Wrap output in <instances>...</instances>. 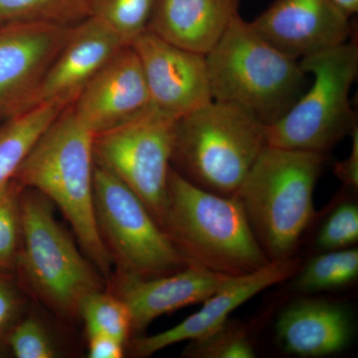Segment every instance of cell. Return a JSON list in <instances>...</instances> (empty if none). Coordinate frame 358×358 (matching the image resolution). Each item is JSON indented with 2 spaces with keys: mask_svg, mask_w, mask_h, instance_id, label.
<instances>
[{
  "mask_svg": "<svg viewBox=\"0 0 358 358\" xmlns=\"http://www.w3.org/2000/svg\"><path fill=\"white\" fill-rule=\"evenodd\" d=\"M94 136L71 103L40 136L13 179L59 207L85 255L109 279L113 259L94 209Z\"/></svg>",
  "mask_w": 358,
  "mask_h": 358,
  "instance_id": "cell-1",
  "label": "cell"
},
{
  "mask_svg": "<svg viewBox=\"0 0 358 358\" xmlns=\"http://www.w3.org/2000/svg\"><path fill=\"white\" fill-rule=\"evenodd\" d=\"M162 229L187 265L238 277L271 262L235 195L192 185L171 167Z\"/></svg>",
  "mask_w": 358,
  "mask_h": 358,
  "instance_id": "cell-2",
  "label": "cell"
},
{
  "mask_svg": "<svg viewBox=\"0 0 358 358\" xmlns=\"http://www.w3.org/2000/svg\"><path fill=\"white\" fill-rule=\"evenodd\" d=\"M212 99L241 108L268 127L286 115L310 85L294 60L238 14L205 55Z\"/></svg>",
  "mask_w": 358,
  "mask_h": 358,
  "instance_id": "cell-3",
  "label": "cell"
},
{
  "mask_svg": "<svg viewBox=\"0 0 358 358\" xmlns=\"http://www.w3.org/2000/svg\"><path fill=\"white\" fill-rule=\"evenodd\" d=\"M324 155L266 145L235 196L268 260L291 258L315 215Z\"/></svg>",
  "mask_w": 358,
  "mask_h": 358,
  "instance_id": "cell-4",
  "label": "cell"
},
{
  "mask_svg": "<svg viewBox=\"0 0 358 358\" xmlns=\"http://www.w3.org/2000/svg\"><path fill=\"white\" fill-rule=\"evenodd\" d=\"M267 145L266 124L237 106L212 100L176 121L171 162L192 185L232 196Z\"/></svg>",
  "mask_w": 358,
  "mask_h": 358,
  "instance_id": "cell-5",
  "label": "cell"
},
{
  "mask_svg": "<svg viewBox=\"0 0 358 358\" xmlns=\"http://www.w3.org/2000/svg\"><path fill=\"white\" fill-rule=\"evenodd\" d=\"M16 270L28 288L59 317L79 319L87 294L103 289L95 266L79 251L43 194L23 188Z\"/></svg>",
  "mask_w": 358,
  "mask_h": 358,
  "instance_id": "cell-6",
  "label": "cell"
},
{
  "mask_svg": "<svg viewBox=\"0 0 358 358\" xmlns=\"http://www.w3.org/2000/svg\"><path fill=\"white\" fill-rule=\"evenodd\" d=\"M312 78L293 107L267 127L273 147L324 155L357 124L350 94L358 74L357 45L345 43L301 59Z\"/></svg>",
  "mask_w": 358,
  "mask_h": 358,
  "instance_id": "cell-7",
  "label": "cell"
},
{
  "mask_svg": "<svg viewBox=\"0 0 358 358\" xmlns=\"http://www.w3.org/2000/svg\"><path fill=\"white\" fill-rule=\"evenodd\" d=\"M96 227L119 272L155 278L185 268V259L140 197L107 169L94 167Z\"/></svg>",
  "mask_w": 358,
  "mask_h": 358,
  "instance_id": "cell-8",
  "label": "cell"
},
{
  "mask_svg": "<svg viewBox=\"0 0 358 358\" xmlns=\"http://www.w3.org/2000/svg\"><path fill=\"white\" fill-rule=\"evenodd\" d=\"M178 120L152 106L126 124L94 136L95 164L131 188L162 229Z\"/></svg>",
  "mask_w": 358,
  "mask_h": 358,
  "instance_id": "cell-9",
  "label": "cell"
},
{
  "mask_svg": "<svg viewBox=\"0 0 358 358\" xmlns=\"http://www.w3.org/2000/svg\"><path fill=\"white\" fill-rule=\"evenodd\" d=\"M73 27L30 22L0 24V119L31 109L45 74Z\"/></svg>",
  "mask_w": 358,
  "mask_h": 358,
  "instance_id": "cell-10",
  "label": "cell"
},
{
  "mask_svg": "<svg viewBox=\"0 0 358 358\" xmlns=\"http://www.w3.org/2000/svg\"><path fill=\"white\" fill-rule=\"evenodd\" d=\"M131 45L155 109L179 119L213 100L205 55L167 43L148 30Z\"/></svg>",
  "mask_w": 358,
  "mask_h": 358,
  "instance_id": "cell-11",
  "label": "cell"
},
{
  "mask_svg": "<svg viewBox=\"0 0 358 358\" xmlns=\"http://www.w3.org/2000/svg\"><path fill=\"white\" fill-rule=\"evenodd\" d=\"M350 18L334 0H274L251 24L275 48L300 61L348 42Z\"/></svg>",
  "mask_w": 358,
  "mask_h": 358,
  "instance_id": "cell-12",
  "label": "cell"
},
{
  "mask_svg": "<svg viewBox=\"0 0 358 358\" xmlns=\"http://www.w3.org/2000/svg\"><path fill=\"white\" fill-rule=\"evenodd\" d=\"M152 107L140 58L126 45L85 85L72 103L94 136L131 121Z\"/></svg>",
  "mask_w": 358,
  "mask_h": 358,
  "instance_id": "cell-13",
  "label": "cell"
},
{
  "mask_svg": "<svg viewBox=\"0 0 358 358\" xmlns=\"http://www.w3.org/2000/svg\"><path fill=\"white\" fill-rule=\"evenodd\" d=\"M301 267L299 258L271 261L251 274L233 277L222 288L203 301V307L178 324L148 336L129 341L134 357H148L159 350L181 343L194 341L215 331L229 319L231 313L253 296L289 279Z\"/></svg>",
  "mask_w": 358,
  "mask_h": 358,
  "instance_id": "cell-14",
  "label": "cell"
},
{
  "mask_svg": "<svg viewBox=\"0 0 358 358\" xmlns=\"http://www.w3.org/2000/svg\"><path fill=\"white\" fill-rule=\"evenodd\" d=\"M232 278L194 265L155 278L119 272L113 279L110 292L126 303L133 333H136L162 315L203 303Z\"/></svg>",
  "mask_w": 358,
  "mask_h": 358,
  "instance_id": "cell-15",
  "label": "cell"
},
{
  "mask_svg": "<svg viewBox=\"0 0 358 358\" xmlns=\"http://www.w3.org/2000/svg\"><path fill=\"white\" fill-rule=\"evenodd\" d=\"M126 45L95 16L75 25L45 74L33 107L51 101L74 102L85 85Z\"/></svg>",
  "mask_w": 358,
  "mask_h": 358,
  "instance_id": "cell-16",
  "label": "cell"
},
{
  "mask_svg": "<svg viewBox=\"0 0 358 358\" xmlns=\"http://www.w3.org/2000/svg\"><path fill=\"white\" fill-rule=\"evenodd\" d=\"M275 333L278 343L289 355L329 357L352 343V317L345 306L336 301L303 299L282 310Z\"/></svg>",
  "mask_w": 358,
  "mask_h": 358,
  "instance_id": "cell-17",
  "label": "cell"
},
{
  "mask_svg": "<svg viewBox=\"0 0 358 358\" xmlns=\"http://www.w3.org/2000/svg\"><path fill=\"white\" fill-rule=\"evenodd\" d=\"M240 0H155L148 31L206 55L239 14Z\"/></svg>",
  "mask_w": 358,
  "mask_h": 358,
  "instance_id": "cell-18",
  "label": "cell"
},
{
  "mask_svg": "<svg viewBox=\"0 0 358 358\" xmlns=\"http://www.w3.org/2000/svg\"><path fill=\"white\" fill-rule=\"evenodd\" d=\"M69 105L45 102L4 120L0 127V188L13 179L40 136Z\"/></svg>",
  "mask_w": 358,
  "mask_h": 358,
  "instance_id": "cell-19",
  "label": "cell"
},
{
  "mask_svg": "<svg viewBox=\"0 0 358 358\" xmlns=\"http://www.w3.org/2000/svg\"><path fill=\"white\" fill-rule=\"evenodd\" d=\"M294 275V288L301 293H319L346 287L357 279V249L350 247L324 251L299 268Z\"/></svg>",
  "mask_w": 358,
  "mask_h": 358,
  "instance_id": "cell-20",
  "label": "cell"
},
{
  "mask_svg": "<svg viewBox=\"0 0 358 358\" xmlns=\"http://www.w3.org/2000/svg\"><path fill=\"white\" fill-rule=\"evenodd\" d=\"M93 0H0V24L45 23L73 27L92 15Z\"/></svg>",
  "mask_w": 358,
  "mask_h": 358,
  "instance_id": "cell-21",
  "label": "cell"
},
{
  "mask_svg": "<svg viewBox=\"0 0 358 358\" xmlns=\"http://www.w3.org/2000/svg\"><path fill=\"white\" fill-rule=\"evenodd\" d=\"M79 317L85 322L87 334H107L128 346L133 333L131 313L113 292L103 289L87 294L80 305Z\"/></svg>",
  "mask_w": 358,
  "mask_h": 358,
  "instance_id": "cell-22",
  "label": "cell"
},
{
  "mask_svg": "<svg viewBox=\"0 0 358 358\" xmlns=\"http://www.w3.org/2000/svg\"><path fill=\"white\" fill-rule=\"evenodd\" d=\"M155 0H93L92 15L114 30L131 45L147 31Z\"/></svg>",
  "mask_w": 358,
  "mask_h": 358,
  "instance_id": "cell-23",
  "label": "cell"
},
{
  "mask_svg": "<svg viewBox=\"0 0 358 358\" xmlns=\"http://www.w3.org/2000/svg\"><path fill=\"white\" fill-rule=\"evenodd\" d=\"M192 358H253L256 350L243 327L229 320L215 331L190 341L183 352Z\"/></svg>",
  "mask_w": 358,
  "mask_h": 358,
  "instance_id": "cell-24",
  "label": "cell"
},
{
  "mask_svg": "<svg viewBox=\"0 0 358 358\" xmlns=\"http://www.w3.org/2000/svg\"><path fill=\"white\" fill-rule=\"evenodd\" d=\"M15 179L0 188V270H16L21 238V193Z\"/></svg>",
  "mask_w": 358,
  "mask_h": 358,
  "instance_id": "cell-25",
  "label": "cell"
},
{
  "mask_svg": "<svg viewBox=\"0 0 358 358\" xmlns=\"http://www.w3.org/2000/svg\"><path fill=\"white\" fill-rule=\"evenodd\" d=\"M6 346L17 358L59 357L58 346L48 329L37 317H22L6 338Z\"/></svg>",
  "mask_w": 358,
  "mask_h": 358,
  "instance_id": "cell-26",
  "label": "cell"
},
{
  "mask_svg": "<svg viewBox=\"0 0 358 358\" xmlns=\"http://www.w3.org/2000/svg\"><path fill=\"white\" fill-rule=\"evenodd\" d=\"M358 241V207L345 201L336 206L322 224L317 245L324 251L350 248Z\"/></svg>",
  "mask_w": 358,
  "mask_h": 358,
  "instance_id": "cell-27",
  "label": "cell"
},
{
  "mask_svg": "<svg viewBox=\"0 0 358 358\" xmlns=\"http://www.w3.org/2000/svg\"><path fill=\"white\" fill-rule=\"evenodd\" d=\"M10 275L0 270V345L3 346H6L11 329L25 312L24 296Z\"/></svg>",
  "mask_w": 358,
  "mask_h": 358,
  "instance_id": "cell-28",
  "label": "cell"
},
{
  "mask_svg": "<svg viewBox=\"0 0 358 358\" xmlns=\"http://www.w3.org/2000/svg\"><path fill=\"white\" fill-rule=\"evenodd\" d=\"M90 358H121L127 345L117 338L102 334H87Z\"/></svg>",
  "mask_w": 358,
  "mask_h": 358,
  "instance_id": "cell-29",
  "label": "cell"
},
{
  "mask_svg": "<svg viewBox=\"0 0 358 358\" xmlns=\"http://www.w3.org/2000/svg\"><path fill=\"white\" fill-rule=\"evenodd\" d=\"M352 150L346 159L334 164V173L339 180L348 187H358V129L353 128L352 133Z\"/></svg>",
  "mask_w": 358,
  "mask_h": 358,
  "instance_id": "cell-30",
  "label": "cell"
},
{
  "mask_svg": "<svg viewBox=\"0 0 358 358\" xmlns=\"http://www.w3.org/2000/svg\"><path fill=\"white\" fill-rule=\"evenodd\" d=\"M334 2L350 17L357 13L358 0H334Z\"/></svg>",
  "mask_w": 358,
  "mask_h": 358,
  "instance_id": "cell-31",
  "label": "cell"
},
{
  "mask_svg": "<svg viewBox=\"0 0 358 358\" xmlns=\"http://www.w3.org/2000/svg\"><path fill=\"white\" fill-rule=\"evenodd\" d=\"M6 346L0 345V358L6 357L7 355Z\"/></svg>",
  "mask_w": 358,
  "mask_h": 358,
  "instance_id": "cell-32",
  "label": "cell"
}]
</instances>
